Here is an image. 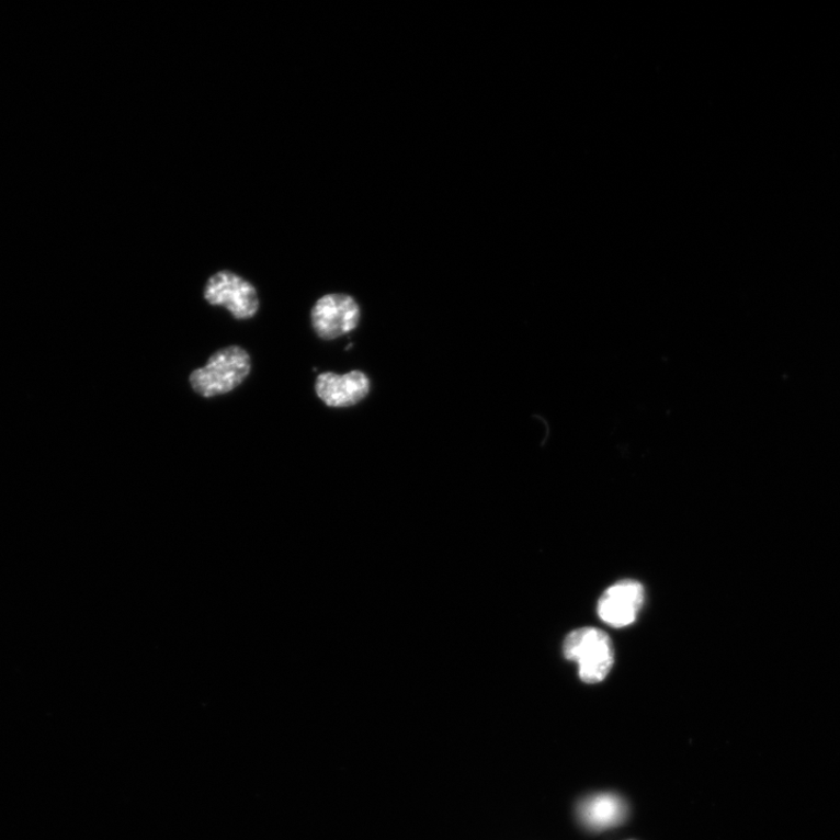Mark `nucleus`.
<instances>
[{
	"label": "nucleus",
	"instance_id": "5",
	"mask_svg": "<svg viewBox=\"0 0 840 840\" xmlns=\"http://www.w3.org/2000/svg\"><path fill=\"white\" fill-rule=\"evenodd\" d=\"M359 320V305L347 295H327L313 309L315 331L323 340H333L354 331Z\"/></svg>",
	"mask_w": 840,
	"mask_h": 840
},
{
	"label": "nucleus",
	"instance_id": "3",
	"mask_svg": "<svg viewBox=\"0 0 840 840\" xmlns=\"http://www.w3.org/2000/svg\"><path fill=\"white\" fill-rule=\"evenodd\" d=\"M205 299L213 306H224L240 320L254 317L260 308L256 288L231 271L217 272L208 280Z\"/></svg>",
	"mask_w": 840,
	"mask_h": 840
},
{
	"label": "nucleus",
	"instance_id": "7",
	"mask_svg": "<svg viewBox=\"0 0 840 840\" xmlns=\"http://www.w3.org/2000/svg\"><path fill=\"white\" fill-rule=\"evenodd\" d=\"M626 805L613 794H598L580 803L578 814L583 825L592 830H605L621 824L626 817Z\"/></svg>",
	"mask_w": 840,
	"mask_h": 840
},
{
	"label": "nucleus",
	"instance_id": "4",
	"mask_svg": "<svg viewBox=\"0 0 840 840\" xmlns=\"http://www.w3.org/2000/svg\"><path fill=\"white\" fill-rule=\"evenodd\" d=\"M642 582L624 579L609 588L598 601V615L611 627L623 628L635 623L645 604Z\"/></svg>",
	"mask_w": 840,
	"mask_h": 840
},
{
	"label": "nucleus",
	"instance_id": "2",
	"mask_svg": "<svg viewBox=\"0 0 840 840\" xmlns=\"http://www.w3.org/2000/svg\"><path fill=\"white\" fill-rule=\"evenodd\" d=\"M251 371V360L239 345L217 351L203 368L190 376L193 390L206 398L224 395L239 387Z\"/></svg>",
	"mask_w": 840,
	"mask_h": 840
},
{
	"label": "nucleus",
	"instance_id": "6",
	"mask_svg": "<svg viewBox=\"0 0 840 840\" xmlns=\"http://www.w3.org/2000/svg\"><path fill=\"white\" fill-rule=\"evenodd\" d=\"M371 389V382L361 372L344 375L325 373L318 376L317 395L323 404L333 408L352 407L359 404Z\"/></svg>",
	"mask_w": 840,
	"mask_h": 840
},
{
	"label": "nucleus",
	"instance_id": "1",
	"mask_svg": "<svg viewBox=\"0 0 840 840\" xmlns=\"http://www.w3.org/2000/svg\"><path fill=\"white\" fill-rule=\"evenodd\" d=\"M566 660L579 667L583 683L604 681L614 666V647L610 636L594 627H583L566 636L563 645Z\"/></svg>",
	"mask_w": 840,
	"mask_h": 840
}]
</instances>
